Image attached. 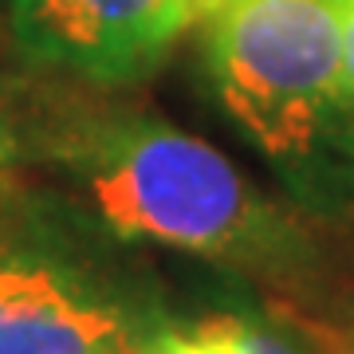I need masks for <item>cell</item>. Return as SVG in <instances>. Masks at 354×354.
<instances>
[{
	"mask_svg": "<svg viewBox=\"0 0 354 354\" xmlns=\"http://www.w3.org/2000/svg\"><path fill=\"white\" fill-rule=\"evenodd\" d=\"M216 4H225V0H197V12H213V8H216Z\"/></svg>",
	"mask_w": 354,
	"mask_h": 354,
	"instance_id": "9c48e42d",
	"label": "cell"
},
{
	"mask_svg": "<svg viewBox=\"0 0 354 354\" xmlns=\"http://www.w3.org/2000/svg\"><path fill=\"white\" fill-rule=\"evenodd\" d=\"M342 28V102L354 106V0H335Z\"/></svg>",
	"mask_w": 354,
	"mask_h": 354,
	"instance_id": "ba28073f",
	"label": "cell"
},
{
	"mask_svg": "<svg viewBox=\"0 0 354 354\" xmlns=\"http://www.w3.org/2000/svg\"><path fill=\"white\" fill-rule=\"evenodd\" d=\"M197 0H12L8 32L28 64L91 83H134L197 20Z\"/></svg>",
	"mask_w": 354,
	"mask_h": 354,
	"instance_id": "277c9868",
	"label": "cell"
},
{
	"mask_svg": "<svg viewBox=\"0 0 354 354\" xmlns=\"http://www.w3.org/2000/svg\"><path fill=\"white\" fill-rule=\"evenodd\" d=\"M209 79L264 153L304 158L342 102L335 0H225L209 12Z\"/></svg>",
	"mask_w": 354,
	"mask_h": 354,
	"instance_id": "7a4b0ae2",
	"label": "cell"
},
{
	"mask_svg": "<svg viewBox=\"0 0 354 354\" xmlns=\"http://www.w3.org/2000/svg\"><path fill=\"white\" fill-rule=\"evenodd\" d=\"M44 146H48V127L36 122L24 87L0 64V174H8L12 165H20Z\"/></svg>",
	"mask_w": 354,
	"mask_h": 354,
	"instance_id": "5b68a950",
	"label": "cell"
},
{
	"mask_svg": "<svg viewBox=\"0 0 354 354\" xmlns=\"http://www.w3.org/2000/svg\"><path fill=\"white\" fill-rule=\"evenodd\" d=\"M48 153L75 174L83 201L114 241L197 256L268 252L279 228L244 174L209 142L127 114L55 127Z\"/></svg>",
	"mask_w": 354,
	"mask_h": 354,
	"instance_id": "6da1fadb",
	"label": "cell"
},
{
	"mask_svg": "<svg viewBox=\"0 0 354 354\" xmlns=\"http://www.w3.org/2000/svg\"><path fill=\"white\" fill-rule=\"evenodd\" d=\"M146 354H236V319L221 315L193 330H162Z\"/></svg>",
	"mask_w": 354,
	"mask_h": 354,
	"instance_id": "8992f818",
	"label": "cell"
},
{
	"mask_svg": "<svg viewBox=\"0 0 354 354\" xmlns=\"http://www.w3.org/2000/svg\"><path fill=\"white\" fill-rule=\"evenodd\" d=\"M158 335L102 272L0 232V354H146Z\"/></svg>",
	"mask_w": 354,
	"mask_h": 354,
	"instance_id": "3957f363",
	"label": "cell"
},
{
	"mask_svg": "<svg viewBox=\"0 0 354 354\" xmlns=\"http://www.w3.org/2000/svg\"><path fill=\"white\" fill-rule=\"evenodd\" d=\"M236 354H299L288 335H279L268 323H244L236 319Z\"/></svg>",
	"mask_w": 354,
	"mask_h": 354,
	"instance_id": "52a82bcc",
	"label": "cell"
}]
</instances>
